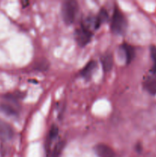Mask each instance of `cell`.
I'll return each mask as SVG.
<instances>
[{
	"label": "cell",
	"mask_w": 156,
	"mask_h": 157,
	"mask_svg": "<svg viewBox=\"0 0 156 157\" xmlns=\"http://www.w3.org/2000/svg\"><path fill=\"white\" fill-rule=\"evenodd\" d=\"M79 10V6L76 1L68 0L64 2L61 7L63 20L67 25H70L75 21Z\"/></svg>",
	"instance_id": "6da1fadb"
},
{
	"label": "cell",
	"mask_w": 156,
	"mask_h": 157,
	"mask_svg": "<svg viewBox=\"0 0 156 157\" xmlns=\"http://www.w3.org/2000/svg\"><path fill=\"white\" fill-rule=\"evenodd\" d=\"M127 29V20L119 9H116L111 21V30L116 35H122Z\"/></svg>",
	"instance_id": "7a4b0ae2"
},
{
	"label": "cell",
	"mask_w": 156,
	"mask_h": 157,
	"mask_svg": "<svg viewBox=\"0 0 156 157\" xmlns=\"http://www.w3.org/2000/svg\"><path fill=\"white\" fill-rule=\"evenodd\" d=\"M92 38V32L86 29L83 26L77 29L75 32V39L81 47L87 45L90 41Z\"/></svg>",
	"instance_id": "3957f363"
},
{
	"label": "cell",
	"mask_w": 156,
	"mask_h": 157,
	"mask_svg": "<svg viewBox=\"0 0 156 157\" xmlns=\"http://www.w3.org/2000/svg\"><path fill=\"white\" fill-rule=\"evenodd\" d=\"M14 136L13 128L6 121L0 120V140L8 141Z\"/></svg>",
	"instance_id": "277c9868"
},
{
	"label": "cell",
	"mask_w": 156,
	"mask_h": 157,
	"mask_svg": "<svg viewBox=\"0 0 156 157\" xmlns=\"http://www.w3.org/2000/svg\"><path fill=\"white\" fill-rule=\"evenodd\" d=\"M143 85L148 93L152 95L156 94V72L151 71L145 77Z\"/></svg>",
	"instance_id": "5b68a950"
},
{
	"label": "cell",
	"mask_w": 156,
	"mask_h": 157,
	"mask_svg": "<svg viewBox=\"0 0 156 157\" xmlns=\"http://www.w3.org/2000/svg\"><path fill=\"white\" fill-rule=\"evenodd\" d=\"M94 151L98 157H115L114 150L105 144H99L94 147Z\"/></svg>",
	"instance_id": "8992f818"
},
{
	"label": "cell",
	"mask_w": 156,
	"mask_h": 157,
	"mask_svg": "<svg viewBox=\"0 0 156 157\" xmlns=\"http://www.w3.org/2000/svg\"><path fill=\"white\" fill-rule=\"evenodd\" d=\"M96 66H97V64H96V61H90V62H88L87 64H86L85 67L81 70L80 71L81 76L85 78L86 79H89V78H90L91 75H93V71H94V70L96 69Z\"/></svg>",
	"instance_id": "52a82bcc"
},
{
	"label": "cell",
	"mask_w": 156,
	"mask_h": 157,
	"mask_svg": "<svg viewBox=\"0 0 156 157\" xmlns=\"http://www.w3.org/2000/svg\"><path fill=\"white\" fill-rule=\"evenodd\" d=\"M101 62H102V68L104 71L108 72L112 69L113 65V58L111 54H106L102 55L101 58Z\"/></svg>",
	"instance_id": "ba28073f"
},
{
	"label": "cell",
	"mask_w": 156,
	"mask_h": 157,
	"mask_svg": "<svg viewBox=\"0 0 156 157\" xmlns=\"http://www.w3.org/2000/svg\"><path fill=\"white\" fill-rule=\"evenodd\" d=\"M122 48L123 50L125 56V61L126 64H129L133 60L135 57V49L132 45L128 44H123L122 45Z\"/></svg>",
	"instance_id": "9c48e42d"
},
{
	"label": "cell",
	"mask_w": 156,
	"mask_h": 157,
	"mask_svg": "<svg viewBox=\"0 0 156 157\" xmlns=\"http://www.w3.org/2000/svg\"><path fill=\"white\" fill-rule=\"evenodd\" d=\"M58 132H59V130H58V127H57L56 125H53L52 127L50 128V131H49L48 133V136H47V145H46V149H47V153H49L50 151V143L52 142L54 139L58 136Z\"/></svg>",
	"instance_id": "30bf717a"
},
{
	"label": "cell",
	"mask_w": 156,
	"mask_h": 157,
	"mask_svg": "<svg viewBox=\"0 0 156 157\" xmlns=\"http://www.w3.org/2000/svg\"><path fill=\"white\" fill-rule=\"evenodd\" d=\"M0 110L3 112L4 113L7 115H10V116H13V115L17 114V110L11 105L10 104L8 103H2L0 104Z\"/></svg>",
	"instance_id": "8fae6325"
},
{
	"label": "cell",
	"mask_w": 156,
	"mask_h": 157,
	"mask_svg": "<svg viewBox=\"0 0 156 157\" xmlns=\"http://www.w3.org/2000/svg\"><path fill=\"white\" fill-rule=\"evenodd\" d=\"M64 146H65V142H64V141H61L58 144H57L55 147H54V150L51 153V157H59Z\"/></svg>",
	"instance_id": "7c38bea8"
},
{
	"label": "cell",
	"mask_w": 156,
	"mask_h": 157,
	"mask_svg": "<svg viewBox=\"0 0 156 157\" xmlns=\"http://www.w3.org/2000/svg\"><path fill=\"white\" fill-rule=\"evenodd\" d=\"M109 18V15H108V12L105 9H102L100 11H99V14L98 15L96 16V19H97L98 23H99V25H101L102 23L106 22L107 21Z\"/></svg>",
	"instance_id": "4fadbf2b"
},
{
	"label": "cell",
	"mask_w": 156,
	"mask_h": 157,
	"mask_svg": "<svg viewBox=\"0 0 156 157\" xmlns=\"http://www.w3.org/2000/svg\"><path fill=\"white\" fill-rule=\"evenodd\" d=\"M150 53H151V58L152 60V68H151V71L156 72V46H151Z\"/></svg>",
	"instance_id": "5bb4252c"
}]
</instances>
